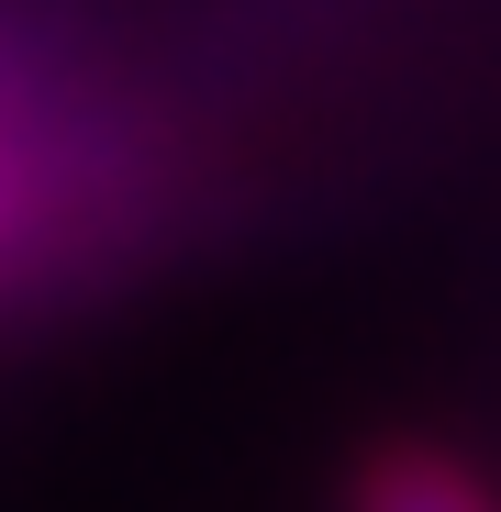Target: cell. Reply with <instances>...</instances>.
I'll list each match as a JSON object with an SVG mask.
<instances>
[{
  "mask_svg": "<svg viewBox=\"0 0 501 512\" xmlns=\"http://www.w3.org/2000/svg\"><path fill=\"white\" fill-rule=\"evenodd\" d=\"M357 512H479V501H468V479H457L446 457H412V446H401V457H379V468L357 479Z\"/></svg>",
  "mask_w": 501,
  "mask_h": 512,
  "instance_id": "1",
  "label": "cell"
},
{
  "mask_svg": "<svg viewBox=\"0 0 501 512\" xmlns=\"http://www.w3.org/2000/svg\"><path fill=\"white\" fill-rule=\"evenodd\" d=\"M0 223H12V201H0Z\"/></svg>",
  "mask_w": 501,
  "mask_h": 512,
  "instance_id": "2",
  "label": "cell"
}]
</instances>
